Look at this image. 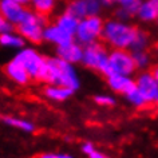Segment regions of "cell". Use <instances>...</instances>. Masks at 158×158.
<instances>
[{"mask_svg":"<svg viewBox=\"0 0 158 158\" xmlns=\"http://www.w3.org/2000/svg\"><path fill=\"white\" fill-rule=\"evenodd\" d=\"M43 82H46L47 85L64 86L74 91L78 90L81 85L74 66L59 56L47 58V70Z\"/></svg>","mask_w":158,"mask_h":158,"instance_id":"6da1fadb","label":"cell"},{"mask_svg":"<svg viewBox=\"0 0 158 158\" xmlns=\"http://www.w3.org/2000/svg\"><path fill=\"white\" fill-rule=\"evenodd\" d=\"M137 32L138 27L114 19V20H109L105 23L102 39L106 44H109L113 48L130 50Z\"/></svg>","mask_w":158,"mask_h":158,"instance_id":"7a4b0ae2","label":"cell"},{"mask_svg":"<svg viewBox=\"0 0 158 158\" xmlns=\"http://www.w3.org/2000/svg\"><path fill=\"white\" fill-rule=\"evenodd\" d=\"M47 26V16L39 15L34 12L32 10H28L26 18L15 27L18 34L27 42H31L34 44H39L44 40V28Z\"/></svg>","mask_w":158,"mask_h":158,"instance_id":"3957f363","label":"cell"},{"mask_svg":"<svg viewBox=\"0 0 158 158\" xmlns=\"http://www.w3.org/2000/svg\"><path fill=\"white\" fill-rule=\"evenodd\" d=\"M135 70H137V67L133 60L131 52H129L127 50L114 48L109 52L107 63H106L105 69L102 70L101 74L105 75L106 78L114 74L130 77Z\"/></svg>","mask_w":158,"mask_h":158,"instance_id":"277c9868","label":"cell"},{"mask_svg":"<svg viewBox=\"0 0 158 158\" xmlns=\"http://www.w3.org/2000/svg\"><path fill=\"white\" fill-rule=\"evenodd\" d=\"M14 58L22 63V66L26 69L31 79H36V81L42 82L44 81V75L47 70V58H44L42 54H39L35 48L23 47Z\"/></svg>","mask_w":158,"mask_h":158,"instance_id":"5b68a950","label":"cell"},{"mask_svg":"<svg viewBox=\"0 0 158 158\" xmlns=\"http://www.w3.org/2000/svg\"><path fill=\"white\" fill-rule=\"evenodd\" d=\"M105 22L102 20L99 15L95 16H87L79 20L77 32H75V40L82 46H87L90 43L98 42L102 38Z\"/></svg>","mask_w":158,"mask_h":158,"instance_id":"8992f818","label":"cell"},{"mask_svg":"<svg viewBox=\"0 0 158 158\" xmlns=\"http://www.w3.org/2000/svg\"><path fill=\"white\" fill-rule=\"evenodd\" d=\"M107 56L109 51L103 43L94 42L87 46H83V56H82L81 63H83V66H86L87 69L102 73V70L107 63Z\"/></svg>","mask_w":158,"mask_h":158,"instance_id":"52a82bcc","label":"cell"},{"mask_svg":"<svg viewBox=\"0 0 158 158\" xmlns=\"http://www.w3.org/2000/svg\"><path fill=\"white\" fill-rule=\"evenodd\" d=\"M27 12V6H23L14 0H0V14L15 27L26 18Z\"/></svg>","mask_w":158,"mask_h":158,"instance_id":"ba28073f","label":"cell"},{"mask_svg":"<svg viewBox=\"0 0 158 158\" xmlns=\"http://www.w3.org/2000/svg\"><path fill=\"white\" fill-rule=\"evenodd\" d=\"M135 87L142 94L145 101L148 103L156 102L157 94H158V82L154 79L152 73H142L135 79Z\"/></svg>","mask_w":158,"mask_h":158,"instance_id":"9c48e42d","label":"cell"},{"mask_svg":"<svg viewBox=\"0 0 158 158\" xmlns=\"http://www.w3.org/2000/svg\"><path fill=\"white\" fill-rule=\"evenodd\" d=\"M44 40L51 43V44H55L56 47L59 46H64L70 42H74L75 40V36L73 34L67 32L63 28H60L59 26L56 24H47L46 28H44Z\"/></svg>","mask_w":158,"mask_h":158,"instance_id":"30bf717a","label":"cell"},{"mask_svg":"<svg viewBox=\"0 0 158 158\" xmlns=\"http://www.w3.org/2000/svg\"><path fill=\"white\" fill-rule=\"evenodd\" d=\"M56 56L71 63V64L81 63L82 56H83V46L79 44L77 40L70 42L64 46H59L56 47Z\"/></svg>","mask_w":158,"mask_h":158,"instance_id":"8fae6325","label":"cell"},{"mask_svg":"<svg viewBox=\"0 0 158 158\" xmlns=\"http://www.w3.org/2000/svg\"><path fill=\"white\" fill-rule=\"evenodd\" d=\"M4 71H6L7 77H8L11 81H14L16 85L26 86V85H28L30 81H31V77L26 71V69L22 66V63L18 62L15 58H12L6 64Z\"/></svg>","mask_w":158,"mask_h":158,"instance_id":"7c38bea8","label":"cell"},{"mask_svg":"<svg viewBox=\"0 0 158 158\" xmlns=\"http://www.w3.org/2000/svg\"><path fill=\"white\" fill-rule=\"evenodd\" d=\"M107 79V85L109 87L113 90L114 93L118 94H123L126 95L127 93H130L133 89H135V81H133L130 77H126V75H110V77L106 78Z\"/></svg>","mask_w":158,"mask_h":158,"instance_id":"4fadbf2b","label":"cell"},{"mask_svg":"<svg viewBox=\"0 0 158 158\" xmlns=\"http://www.w3.org/2000/svg\"><path fill=\"white\" fill-rule=\"evenodd\" d=\"M137 18L142 22H153L158 18V0H145L141 3Z\"/></svg>","mask_w":158,"mask_h":158,"instance_id":"5bb4252c","label":"cell"},{"mask_svg":"<svg viewBox=\"0 0 158 158\" xmlns=\"http://www.w3.org/2000/svg\"><path fill=\"white\" fill-rule=\"evenodd\" d=\"M74 90H71L64 86H58V85H48L44 89V95L51 101L55 102H63L69 98L73 97Z\"/></svg>","mask_w":158,"mask_h":158,"instance_id":"9a60e30c","label":"cell"},{"mask_svg":"<svg viewBox=\"0 0 158 158\" xmlns=\"http://www.w3.org/2000/svg\"><path fill=\"white\" fill-rule=\"evenodd\" d=\"M28 6L34 12L48 18L56 7V0H30Z\"/></svg>","mask_w":158,"mask_h":158,"instance_id":"2e32d148","label":"cell"},{"mask_svg":"<svg viewBox=\"0 0 158 158\" xmlns=\"http://www.w3.org/2000/svg\"><path fill=\"white\" fill-rule=\"evenodd\" d=\"M55 24L59 26L64 31H67V32L73 34L75 36V32H77V28H78V24H79V19H77L71 14L64 11V12L60 14L56 18V23H55Z\"/></svg>","mask_w":158,"mask_h":158,"instance_id":"e0dca14e","label":"cell"},{"mask_svg":"<svg viewBox=\"0 0 158 158\" xmlns=\"http://www.w3.org/2000/svg\"><path fill=\"white\" fill-rule=\"evenodd\" d=\"M26 40L19 34H15L14 31L11 32L0 34V46L7 47V48H23Z\"/></svg>","mask_w":158,"mask_h":158,"instance_id":"ac0fdd59","label":"cell"},{"mask_svg":"<svg viewBox=\"0 0 158 158\" xmlns=\"http://www.w3.org/2000/svg\"><path fill=\"white\" fill-rule=\"evenodd\" d=\"M66 12L71 14L79 20L87 18V6H86V0H70L69 4L66 7Z\"/></svg>","mask_w":158,"mask_h":158,"instance_id":"d6986e66","label":"cell"},{"mask_svg":"<svg viewBox=\"0 0 158 158\" xmlns=\"http://www.w3.org/2000/svg\"><path fill=\"white\" fill-rule=\"evenodd\" d=\"M4 123L11 126L14 129H18V130H22L24 133H32L35 130V126L34 123H31L30 121H26V119H20V118H15V117H6L4 119Z\"/></svg>","mask_w":158,"mask_h":158,"instance_id":"ffe728a7","label":"cell"},{"mask_svg":"<svg viewBox=\"0 0 158 158\" xmlns=\"http://www.w3.org/2000/svg\"><path fill=\"white\" fill-rule=\"evenodd\" d=\"M149 34L145 32L143 30L138 28V32L135 35V39H134L131 47L130 50L131 51H142V50H146V47L149 46Z\"/></svg>","mask_w":158,"mask_h":158,"instance_id":"44dd1931","label":"cell"},{"mask_svg":"<svg viewBox=\"0 0 158 158\" xmlns=\"http://www.w3.org/2000/svg\"><path fill=\"white\" fill-rule=\"evenodd\" d=\"M131 56H133L134 63H135L137 70L138 69H146V67L150 64V55L146 50L131 51Z\"/></svg>","mask_w":158,"mask_h":158,"instance_id":"7402d4cb","label":"cell"},{"mask_svg":"<svg viewBox=\"0 0 158 158\" xmlns=\"http://www.w3.org/2000/svg\"><path fill=\"white\" fill-rule=\"evenodd\" d=\"M126 98H127V101H129L133 106H135V107H142V106L148 105V102L145 101V98L142 97V94L137 90V87L133 89L130 93L126 94Z\"/></svg>","mask_w":158,"mask_h":158,"instance_id":"603a6c76","label":"cell"},{"mask_svg":"<svg viewBox=\"0 0 158 158\" xmlns=\"http://www.w3.org/2000/svg\"><path fill=\"white\" fill-rule=\"evenodd\" d=\"M94 102L99 106H114L115 105V99L110 95H97L94 98Z\"/></svg>","mask_w":158,"mask_h":158,"instance_id":"cb8c5ba5","label":"cell"},{"mask_svg":"<svg viewBox=\"0 0 158 158\" xmlns=\"http://www.w3.org/2000/svg\"><path fill=\"white\" fill-rule=\"evenodd\" d=\"M15 26H12L8 20H6V18L0 14V34H4V32H11L14 31Z\"/></svg>","mask_w":158,"mask_h":158,"instance_id":"d4e9b609","label":"cell"},{"mask_svg":"<svg viewBox=\"0 0 158 158\" xmlns=\"http://www.w3.org/2000/svg\"><path fill=\"white\" fill-rule=\"evenodd\" d=\"M38 158H74V157L66 153H43L40 156H38Z\"/></svg>","mask_w":158,"mask_h":158,"instance_id":"484cf974","label":"cell"},{"mask_svg":"<svg viewBox=\"0 0 158 158\" xmlns=\"http://www.w3.org/2000/svg\"><path fill=\"white\" fill-rule=\"evenodd\" d=\"M93 150H95V146H94L91 142H86V143L82 145V152H83L86 156H89V154L91 153Z\"/></svg>","mask_w":158,"mask_h":158,"instance_id":"4316f807","label":"cell"},{"mask_svg":"<svg viewBox=\"0 0 158 158\" xmlns=\"http://www.w3.org/2000/svg\"><path fill=\"white\" fill-rule=\"evenodd\" d=\"M89 158H109L106 154H103V153H101V152H98V150L95 149V150H93L91 153L87 156Z\"/></svg>","mask_w":158,"mask_h":158,"instance_id":"83f0119b","label":"cell"},{"mask_svg":"<svg viewBox=\"0 0 158 158\" xmlns=\"http://www.w3.org/2000/svg\"><path fill=\"white\" fill-rule=\"evenodd\" d=\"M99 3L102 7H111L115 2H114V0H99Z\"/></svg>","mask_w":158,"mask_h":158,"instance_id":"f1b7e54d","label":"cell"},{"mask_svg":"<svg viewBox=\"0 0 158 158\" xmlns=\"http://www.w3.org/2000/svg\"><path fill=\"white\" fill-rule=\"evenodd\" d=\"M150 73H152V75L154 77V79L158 82V64H156V66H153L152 67V70H150Z\"/></svg>","mask_w":158,"mask_h":158,"instance_id":"f546056e","label":"cell"},{"mask_svg":"<svg viewBox=\"0 0 158 158\" xmlns=\"http://www.w3.org/2000/svg\"><path fill=\"white\" fill-rule=\"evenodd\" d=\"M115 3H118L119 6H127V4H130V3H133L134 0H114Z\"/></svg>","mask_w":158,"mask_h":158,"instance_id":"4dcf8cb0","label":"cell"},{"mask_svg":"<svg viewBox=\"0 0 158 158\" xmlns=\"http://www.w3.org/2000/svg\"><path fill=\"white\" fill-rule=\"evenodd\" d=\"M14 2L20 3V4H23V6H28L30 4V0H14Z\"/></svg>","mask_w":158,"mask_h":158,"instance_id":"1f68e13d","label":"cell"},{"mask_svg":"<svg viewBox=\"0 0 158 158\" xmlns=\"http://www.w3.org/2000/svg\"><path fill=\"white\" fill-rule=\"evenodd\" d=\"M154 50H156V52L158 54V42L156 43V44H154Z\"/></svg>","mask_w":158,"mask_h":158,"instance_id":"d6a6232c","label":"cell"},{"mask_svg":"<svg viewBox=\"0 0 158 158\" xmlns=\"http://www.w3.org/2000/svg\"><path fill=\"white\" fill-rule=\"evenodd\" d=\"M156 103L158 105V94H157V98H156Z\"/></svg>","mask_w":158,"mask_h":158,"instance_id":"836d02e7","label":"cell"},{"mask_svg":"<svg viewBox=\"0 0 158 158\" xmlns=\"http://www.w3.org/2000/svg\"><path fill=\"white\" fill-rule=\"evenodd\" d=\"M157 22H158V18H157Z\"/></svg>","mask_w":158,"mask_h":158,"instance_id":"e575fe53","label":"cell"}]
</instances>
